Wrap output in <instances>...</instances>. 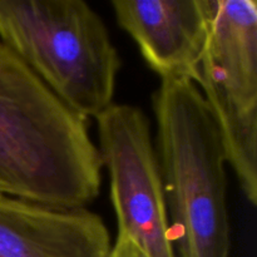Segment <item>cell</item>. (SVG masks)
<instances>
[{"mask_svg":"<svg viewBox=\"0 0 257 257\" xmlns=\"http://www.w3.org/2000/svg\"><path fill=\"white\" fill-rule=\"evenodd\" d=\"M102 168L88 120L0 43V196L87 208L99 196Z\"/></svg>","mask_w":257,"mask_h":257,"instance_id":"1","label":"cell"},{"mask_svg":"<svg viewBox=\"0 0 257 257\" xmlns=\"http://www.w3.org/2000/svg\"><path fill=\"white\" fill-rule=\"evenodd\" d=\"M200 89L226 160L243 195L257 205V3L212 0L198 68Z\"/></svg>","mask_w":257,"mask_h":257,"instance_id":"4","label":"cell"},{"mask_svg":"<svg viewBox=\"0 0 257 257\" xmlns=\"http://www.w3.org/2000/svg\"><path fill=\"white\" fill-rule=\"evenodd\" d=\"M110 5L118 25L161 79L197 83L212 0H113Z\"/></svg>","mask_w":257,"mask_h":257,"instance_id":"6","label":"cell"},{"mask_svg":"<svg viewBox=\"0 0 257 257\" xmlns=\"http://www.w3.org/2000/svg\"><path fill=\"white\" fill-rule=\"evenodd\" d=\"M110 247L98 213L0 196V257H107Z\"/></svg>","mask_w":257,"mask_h":257,"instance_id":"7","label":"cell"},{"mask_svg":"<svg viewBox=\"0 0 257 257\" xmlns=\"http://www.w3.org/2000/svg\"><path fill=\"white\" fill-rule=\"evenodd\" d=\"M107 257H147V255L130 238L117 236Z\"/></svg>","mask_w":257,"mask_h":257,"instance_id":"8","label":"cell"},{"mask_svg":"<svg viewBox=\"0 0 257 257\" xmlns=\"http://www.w3.org/2000/svg\"><path fill=\"white\" fill-rule=\"evenodd\" d=\"M156 152L176 257H231L225 151L193 82L161 79Z\"/></svg>","mask_w":257,"mask_h":257,"instance_id":"2","label":"cell"},{"mask_svg":"<svg viewBox=\"0 0 257 257\" xmlns=\"http://www.w3.org/2000/svg\"><path fill=\"white\" fill-rule=\"evenodd\" d=\"M0 43L84 119L113 104L120 58L83 0H0Z\"/></svg>","mask_w":257,"mask_h":257,"instance_id":"3","label":"cell"},{"mask_svg":"<svg viewBox=\"0 0 257 257\" xmlns=\"http://www.w3.org/2000/svg\"><path fill=\"white\" fill-rule=\"evenodd\" d=\"M95 120L118 236L147 257H176L150 119L140 107L113 103Z\"/></svg>","mask_w":257,"mask_h":257,"instance_id":"5","label":"cell"}]
</instances>
